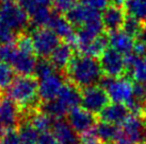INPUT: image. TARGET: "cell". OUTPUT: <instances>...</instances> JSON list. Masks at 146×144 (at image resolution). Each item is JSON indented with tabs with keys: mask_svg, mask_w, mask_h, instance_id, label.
<instances>
[{
	"mask_svg": "<svg viewBox=\"0 0 146 144\" xmlns=\"http://www.w3.org/2000/svg\"><path fill=\"white\" fill-rule=\"evenodd\" d=\"M126 14L141 21L146 29V0H124Z\"/></svg>",
	"mask_w": 146,
	"mask_h": 144,
	"instance_id": "603a6c76",
	"label": "cell"
},
{
	"mask_svg": "<svg viewBox=\"0 0 146 144\" xmlns=\"http://www.w3.org/2000/svg\"><path fill=\"white\" fill-rule=\"evenodd\" d=\"M54 72H57V70L54 69L52 64L49 62V60L46 58H41L40 60H37L36 67H35V71H34V76L37 80H41L45 76H48L50 74H52Z\"/></svg>",
	"mask_w": 146,
	"mask_h": 144,
	"instance_id": "f1b7e54d",
	"label": "cell"
},
{
	"mask_svg": "<svg viewBox=\"0 0 146 144\" xmlns=\"http://www.w3.org/2000/svg\"><path fill=\"white\" fill-rule=\"evenodd\" d=\"M81 3L86 4L96 10H105L110 4V0H81Z\"/></svg>",
	"mask_w": 146,
	"mask_h": 144,
	"instance_id": "d590c367",
	"label": "cell"
},
{
	"mask_svg": "<svg viewBox=\"0 0 146 144\" xmlns=\"http://www.w3.org/2000/svg\"><path fill=\"white\" fill-rule=\"evenodd\" d=\"M133 96L135 100H138L141 103H144L146 101V84H143V83H134Z\"/></svg>",
	"mask_w": 146,
	"mask_h": 144,
	"instance_id": "e575fe53",
	"label": "cell"
},
{
	"mask_svg": "<svg viewBox=\"0 0 146 144\" xmlns=\"http://www.w3.org/2000/svg\"><path fill=\"white\" fill-rule=\"evenodd\" d=\"M67 123L79 137L94 130L96 125L95 116L82 107H77L68 112Z\"/></svg>",
	"mask_w": 146,
	"mask_h": 144,
	"instance_id": "8fae6325",
	"label": "cell"
},
{
	"mask_svg": "<svg viewBox=\"0 0 146 144\" xmlns=\"http://www.w3.org/2000/svg\"><path fill=\"white\" fill-rule=\"evenodd\" d=\"M99 64L105 77L119 79L125 77V74L127 73L125 56L111 48L107 49L100 56Z\"/></svg>",
	"mask_w": 146,
	"mask_h": 144,
	"instance_id": "ba28073f",
	"label": "cell"
},
{
	"mask_svg": "<svg viewBox=\"0 0 146 144\" xmlns=\"http://www.w3.org/2000/svg\"><path fill=\"white\" fill-rule=\"evenodd\" d=\"M17 34L13 32L11 29L5 27L3 24L0 22V45L1 44H11L14 43L17 38Z\"/></svg>",
	"mask_w": 146,
	"mask_h": 144,
	"instance_id": "836d02e7",
	"label": "cell"
},
{
	"mask_svg": "<svg viewBox=\"0 0 146 144\" xmlns=\"http://www.w3.org/2000/svg\"><path fill=\"white\" fill-rule=\"evenodd\" d=\"M8 98L21 108L23 113L38 109V80L34 75H17L7 88Z\"/></svg>",
	"mask_w": 146,
	"mask_h": 144,
	"instance_id": "7a4b0ae2",
	"label": "cell"
},
{
	"mask_svg": "<svg viewBox=\"0 0 146 144\" xmlns=\"http://www.w3.org/2000/svg\"><path fill=\"white\" fill-rule=\"evenodd\" d=\"M23 120V112L8 96H0V121L5 129H13Z\"/></svg>",
	"mask_w": 146,
	"mask_h": 144,
	"instance_id": "4fadbf2b",
	"label": "cell"
},
{
	"mask_svg": "<svg viewBox=\"0 0 146 144\" xmlns=\"http://www.w3.org/2000/svg\"><path fill=\"white\" fill-rule=\"evenodd\" d=\"M108 45H109L108 36L102 34L94 40L90 41L89 44L79 47L78 51L82 55L96 58V57H100L105 53V51L108 49Z\"/></svg>",
	"mask_w": 146,
	"mask_h": 144,
	"instance_id": "7402d4cb",
	"label": "cell"
},
{
	"mask_svg": "<svg viewBox=\"0 0 146 144\" xmlns=\"http://www.w3.org/2000/svg\"><path fill=\"white\" fill-rule=\"evenodd\" d=\"M130 76L135 83H143L146 84V56L139 57L134 62V64L128 69Z\"/></svg>",
	"mask_w": 146,
	"mask_h": 144,
	"instance_id": "484cf974",
	"label": "cell"
},
{
	"mask_svg": "<svg viewBox=\"0 0 146 144\" xmlns=\"http://www.w3.org/2000/svg\"><path fill=\"white\" fill-rule=\"evenodd\" d=\"M37 64L35 52L21 51L17 49V53L12 63L10 64L13 71L21 76L34 75L35 67Z\"/></svg>",
	"mask_w": 146,
	"mask_h": 144,
	"instance_id": "9a60e30c",
	"label": "cell"
},
{
	"mask_svg": "<svg viewBox=\"0 0 146 144\" xmlns=\"http://www.w3.org/2000/svg\"><path fill=\"white\" fill-rule=\"evenodd\" d=\"M141 117L143 118V120L146 122V101L142 105V112H141Z\"/></svg>",
	"mask_w": 146,
	"mask_h": 144,
	"instance_id": "f35d334b",
	"label": "cell"
},
{
	"mask_svg": "<svg viewBox=\"0 0 146 144\" xmlns=\"http://www.w3.org/2000/svg\"><path fill=\"white\" fill-rule=\"evenodd\" d=\"M146 122L142 117L130 115L128 119L118 126L113 144H140L145 140Z\"/></svg>",
	"mask_w": 146,
	"mask_h": 144,
	"instance_id": "277c9868",
	"label": "cell"
},
{
	"mask_svg": "<svg viewBox=\"0 0 146 144\" xmlns=\"http://www.w3.org/2000/svg\"><path fill=\"white\" fill-rule=\"evenodd\" d=\"M0 144H21L16 128L5 129L0 138Z\"/></svg>",
	"mask_w": 146,
	"mask_h": 144,
	"instance_id": "1f68e13d",
	"label": "cell"
},
{
	"mask_svg": "<svg viewBox=\"0 0 146 144\" xmlns=\"http://www.w3.org/2000/svg\"><path fill=\"white\" fill-rule=\"evenodd\" d=\"M17 53V47L15 43L0 45V62L10 65Z\"/></svg>",
	"mask_w": 146,
	"mask_h": 144,
	"instance_id": "f546056e",
	"label": "cell"
},
{
	"mask_svg": "<svg viewBox=\"0 0 146 144\" xmlns=\"http://www.w3.org/2000/svg\"><path fill=\"white\" fill-rule=\"evenodd\" d=\"M109 104V96L100 85H95L81 90L82 108L92 115H99Z\"/></svg>",
	"mask_w": 146,
	"mask_h": 144,
	"instance_id": "52a82bcc",
	"label": "cell"
},
{
	"mask_svg": "<svg viewBox=\"0 0 146 144\" xmlns=\"http://www.w3.org/2000/svg\"><path fill=\"white\" fill-rule=\"evenodd\" d=\"M15 79L11 66L0 62V90L7 89Z\"/></svg>",
	"mask_w": 146,
	"mask_h": 144,
	"instance_id": "83f0119b",
	"label": "cell"
},
{
	"mask_svg": "<svg viewBox=\"0 0 146 144\" xmlns=\"http://www.w3.org/2000/svg\"><path fill=\"white\" fill-rule=\"evenodd\" d=\"M63 74L66 82L81 90L99 85L104 77L99 60L82 54L74 56Z\"/></svg>",
	"mask_w": 146,
	"mask_h": 144,
	"instance_id": "6da1fadb",
	"label": "cell"
},
{
	"mask_svg": "<svg viewBox=\"0 0 146 144\" xmlns=\"http://www.w3.org/2000/svg\"><path fill=\"white\" fill-rule=\"evenodd\" d=\"M31 39L34 52L41 58L48 60L51 53L61 44L60 38L49 28H35L32 30Z\"/></svg>",
	"mask_w": 146,
	"mask_h": 144,
	"instance_id": "8992f818",
	"label": "cell"
},
{
	"mask_svg": "<svg viewBox=\"0 0 146 144\" xmlns=\"http://www.w3.org/2000/svg\"><path fill=\"white\" fill-rule=\"evenodd\" d=\"M47 28L52 30L60 39H63V43L69 44L70 46H73L74 48H76V45H77L76 31L65 16L54 11L52 18L50 20Z\"/></svg>",
	"mask_w": 146,
	"mask_h": 144,
	"instance_id": "7c38bea8",
	"label": "cell"
},
{
	"mask_svg": "<svg viewBox=\"0 0 146 144\" xmlns=\"http://www.w3.org/2000/svg\"><path fill=\"white\" fill-rule=\"evenodd\" d=\"M140 144H146V140L142 141V142H141V143H140Z\"/></svg>",
	"mask_w": 146,
	"mask_h": 144,
	"instance_id": "60d3db41",
	"label": "cell"
},
{
	"mask_svg": "<svg viewBox=\"0 0 146 144\" xmlns=\"http://www.w3.org/2000/svg\"><path fill=\"white\" fill-rule=\"evenodd\" d=\"M126 17L127 14L124 8L110 3L102 13L104 30H106L107 33H113L122 30L125 24Z\"/></svg>",
	"mask_w": 146,
	"mask_h": 144,
	"instance_id": "5bb4252c",
	"label": "cell"
},
{
	"mask_svg": "<svg viewBox=\"0 0 146 144\" xmlns=\"http://www.w3.org/2000/svg\"><path fill=\"white\" fill-rule=\"evenodd\" d=\"M51 134L57 139L59 144H80L79 136L69 126L67 121H54Z\"/></svg>",
	"mask_w": 146,
	"mask_h": 144,
	"instance_id": "44dd1931",
	"label": "cell"
},
{
	"mask_svg": "<svg viewBox=\"0 0 146 144\" xmlns=\"http://www.w3.org/2000/svg\"><path fill=\"white\" fill-rule=\"evenodd\" d=\"M100 86L107 91V94L112 103L128 106L134 99L133 84L128 80V77L110 79L104 76Z\"/></svg>",
	"mask_w": 146,
	"mask_h": 144,
	"instance_id": "5b68a950",
	"label": "cell"
},
{
	"mask_svg": "<svg viewBox=\"0 0 146 144\" xmlns=\"http://www.w3.org/2000/svg\"><path fill=\"white\" fill-rule=\"evenodd\" d=\"M17 132H18V135L21 138V144H36L37 139L40 137V134L24 118L18 125Z\"/></svg>",
	"mask_w": 146,
	"mask_h": 144,
	"instance_id": "d4e9b609",
	"label": "cell"
},
{
	"mask_svg": "<svg viewBox=\"0 0 146 144\" xmlns=\"http://www.w3.org/2000/svg\"><path fill=\"white\" fill-rule=\"evenodd\" d=\"M36 144H59L57 139L54 138L51 132H47V134H42L40 135L38 139H37Z\"/></svg>",
	"mask_w": 146,
	"mask_h": 144,
	"instance_id": "74e56055",
	"label": "cell"
},
{
	"mask_svg": "<svg viewBox=\"0 0 146 144\" xmlns=\"http://www.w3.org/2000/svg\"><path fill=\"white\" fill-rule=\"evenodd\" d=\"M56 100L68 115L69 111L81 105V91L74 85L66 82Z\"/></svg>",
	"mask_w": 146,
	"mask_h": 144,
	"instance_id": "ac0fdd59",
	"label": "cell"
},
{
	"mask_svg": "<svg viewBox=\"0 0 146 144\" xmlns=\"http://www.w3.org/2000/svg\"><path fill=\"white\" fill-rule=\"evenodd\" d=\"M130 116V112L127 106L116 103H111L102 110L98 117L102 122H106L109 124L119 126L125 122L128 117Z\"/></svg>",
	"mask_w": 146,
	"mask_h": 144,
	"instance_id": "e0dca14e",
	"label": "cell"
},
{
	"mask_svg": "<svg viewBox=\"0 0 146 144\" xmlns=\"http://www.w3.org/2000/svg\"><path fill=\"white\" fill-rule=\"evenodd\" d=\"M15 1L21 8V10L28 15L29 18L32 17L33 14L43 5L37 0H15Z\"/></svg>",
	"mask_w": 146,
	"mask_h": 144,
	"instance_id": "4dcf8cb0",
	"label": "cell"
},
{
	"mask_svg": "<svg viewBox=\"0 0 146 144\" xmlns=\"http://www.w3.org/2000/svg\"><path fill=\"white\" fill-rule=\"evenodd\" d=\"M65 83L64 75L58 71L38 80V98L41 103L56 100Z\"/></svg>",
	"mask_w": 146,
	"mask_h": 144,
	"instance_id": "30bf717a",
	"label": "cell"
},
{
	"mask_svg": "<svg viewBox=\"0 0 146 144\" xmlns=\"http://www.w3.org/2000/svg\"><path fill=\"white\" fill-rule=\"evenodd\" d=\"M5 130L3 127V125H2V123H1V121H0V137H1V135L3 134V132Z\"/></svg>",
	"mask_w": 146,
	"mask_h": 144,
	"instance_id": "ab89813d",
	"label": "cell"
},
{
	"mask_svg": "<svg viewBox=\"0 0 146 144\" xmlns=\"http://www.w3.org/2000/svg\"><path fill=\"white\" fill-rule=\"evenodd\" d=\"M78 0H52L53 11L60 14H66L72 8L77 4Z\"/></svg>",
	"mask_w": 146,
	"mask_h": 144,
	"instance_id": "d6a6232c",
	"label": "cell"
},
{
	"mask_svg": "<svg viewBox=\"0 0 146 144\" xmlns=\"http://www.w3.org/2000/svg\"><path fill=\"white\" fill-rule=\"evenodd\" d=\"M117 129L118 126H115V125L109 124V123L100 121V122L96 123V125H95L94 132H95V136H96L98 140L108 144L114 141L115 136L117 134Z\"/></svg>",
	"mask_w": 146,
	"mask_h": 144,
	"instance_id": "cb8c5ba5",
	"label": "cell"
},
{
	"mask_svg": "<svg viewBox=\"0 0 146 144\" xmlns=\"http://www.w3.org/2000/svg\"><path fill=\"white\" fill-rule=\"evenodd\" d=\"M109 45L111 46V49L115 50L119 54L126 56L132 53L134 45V38L128 35L123 30L116 31L113 33H109L108 35Z\"/></svg>",
	"mask_w": 146,
	"mask_h": 144,
	"instance_id": "d6986e66",
	"label": "cell"
},
{
	"mask_svg": "<svg viewBox=\"0 0 146 144\" xmlns=\"http://www.w3.org/2000/svg\"><path fill=\"white\" fill-rule=\"evenodd\" d=\"M123 31L135 39L145 31V27L141 21L127 15L124 27H123Z\"/></svg>",
	"mask_w": 146,
	"mask_h": 144,
	"instance_id": "4316f807",
	"label": "cell"
},
{
	"mask_svg": "<svg viewBox=\"0 0 146 144\" xmlns=\"http://www.w3.org/2000/svg\"><path fill=\"white\" fill-rule=\"evenodd\" d=\"M65 17L74 28L77 29L102 22V13L83 3H77L65 14Z\"/></svg>",
	"mask_w": 146,
	"mask_h": 144,
	"instance_id": "9c48e42d",
	"label": "cell"
},
{
	"mask_svg": "<svg viewBox=\"0 0 146 144\" xmlns=\"http://www.w3.org/2000/svg\"><path fill=\"white\" fill-rule=\"evenodd\" d=\"M0 22L11 29L17 35L31 27L30 18L15 0H3L0 3Z\"/></svg>",
	"mask_w": 146,
	"mask_h": 144,
	"instance_id": "3957f363",
	"label": "cell"
},
{
	"mask_svg": "<svg viewBox=\"0 0 146 144\" xmlns=\"http://www.w3.org/2000/svg\"><path fill=\"white\" fill-rule=\"evenodd\" d=\"M23 118H27L26 120L32 125L33 128L40 135L50 132V130H52L53 124H54V120H52L50 117L41 111L40 109L23 113Z\"/></svg>",
	"mask_w": 146,
	"mask_h": 144,
	"instance_id": "ffe728a7",
	"label": "cell"
},
{
	"mask_svg": "<svg viewBox=\"0 0 146 144\" xmlns=\"http://www.w3.org/2000/svg\"><path fill=\"white\" fill-rule=\"evenodd\" d=\"M1 2H2V1H1V0H0V3H1Z\"/></svg>",
	"mask_w": 146,
	"mask_h": 144,
	"instance_id": "b9f144b4",
	"label": "cell"
},
{
	"mask_svg": "<svg viewBox=\"0 0 146 144\" xmlns=\"http://www.w3.org/2000/svg\"><path fill=\"white\" fill-rule=\"evenodd\" d=\"M74 49L75 48L73 46L61 41V44L58 46L56 50L51 53V55L49 56V62L52 64V66L58 72H62V74L64 73L67 66L75 56Z\"/></svg>",
	"mask_w": 146,
	"mask_h": 144,
	"instance_id": "2e32d148",
	"label": "cell"
},
{
	"mask_svg": "<svg viewBox=\"0 0 146 144\" xmlns=\"http://www.w3.org/2000/svg\"><path fill=\"white\" fill-rule=\"evenodd\" d=\"M80 141H81L80 144H106L104 142H102V141H99L96 138L94 130H92L91 132L86 134L84 136L80 137Z\"/></svg>",
	"mask_w": 146,
	"mask_h": 144,
	"instance_id": "8d00e7d4",
	"label": "cell"
}]
</instances>
